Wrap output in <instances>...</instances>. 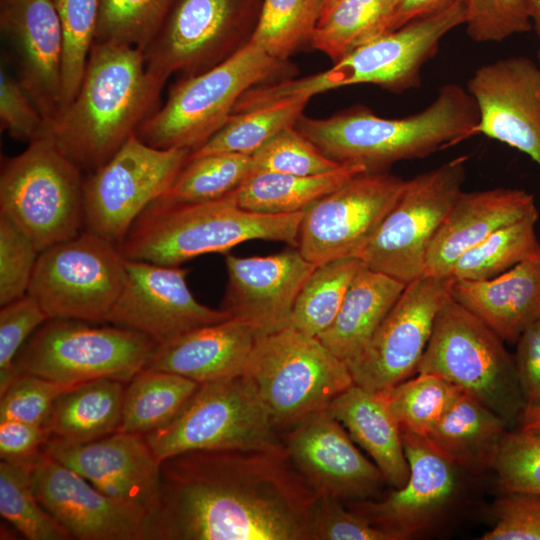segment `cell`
<instances>
[{"label": "cell", "instance_id": "cb8c5ba5", "mask_svg": "<svg viewBox=\"0 0 540 540\" xmlns=\"http://www.w3.org/2000/svg\"><path fill=\"white\" fill-rule=\"evenodd\" d=\"M225 263L228 283L220 309L251 326L257 336L290 326L297 296L317 266L297 247L267 256L227 254Z\"/></svg>", "mask_w": 540, "mask_h": 540}, {"label": "cell", "instance_id": "9a60e30c", "mask_svg": "<svg viewBox=\"0 0 540 540\" xmlns=\"http://www.w3.org/2000/svg\"><path fill=\"white\" fill-rule=\"evenodd\" d=\"M453 282L452 276L422 275L406 284L368 343L347 363L355 384L380 392L417 373Z\"/></svg>", "mask_w": 540, "mask_h": 540}, {"label": "cell", "instance_id": "c3c4849f", "mask_svg": "<svg viewBox=\"0 0 540 540\" xmlns=\"http://www.w3.org/2000/svg\"><path fill=\"white\" fill-rule=\"evenodd\" d=\"M40 252L9 217L0 214V305L28 293Z\"/></svg>", "mask_w": 540, "mask_h": 540}, {"label": "cell", "instance_id": "bcb514c9", "mask_svg": "<svg viewBox=\"0 0 540 540\" xmlns=\"http://www.w3.org/2000/svg\"><path fill=\"white\" fill-rule=\"evenodd\" d=\"M468 37L477 43H500L533 29L530 0H461Z\"/></svg>", "mask_w": 540, "mask_h": 540}, {"label": "cell", "instance_id": "f546056e", "mask_svg": "<svg viewBox=\"0 0 540 540\" xmlns=\"http://www.w3.org/2000/svg\"><path fill=\"white\" fill-rule=\"evenodd\" d=\"M405 286L363 264L350 283L334 321L317 338L348 363L368 343Z\"/></svg>", "mask_w": 540, "mask_h": 540}, {"label": "cell", "instance_id": "681fc988", "mask_svg": "<svg viewBox=\"0 0 540 540\" xmlns=\"http://www.w3.org/2000/svg\"><path fill=\"white\" fill-rule=\"evenodd\" d=\"M75 385L20 373L0 394V421L46 425L56 399Z\"/></svg>", "mask_w": 540, "mask_h": 540}, {"label": "cell", "instance_id": "4dcf8cb0", "mask_svg": "<svg viewBox=\"0 0 540 540\" xmlns=\"http://www.w3.org/2000/svg\"><path fill=\"white\" fill-rule=\"evenodd\" d=\"M508 424L472 395L461 392L427 436L458 469L493 468Z\"/></svg>", "mask_w": 540, "mask_h": 540}, {"label": "cell", "instance_id": "6125c7cd", "mask_svg": "<svg viewBox=\"0 0 540 540\" xmlns=\"http://www.w3.org/2000/svg\"><path fill=\"white\" fill-rule=\"evenodd\" d=\"M537 57H538V63H539V65H540V47H539V49H538Z\"/></svg>", "mask_w": 540, "mask_h": 540}, {"label": "cell", "instance_id": "d6a6232c", "mask_svg": "<svg viewBox=\"0 0 540 540\" xmlns=\"http://www.w3.org/2000/svg\"><path fill=\"white\" fill-rule=\"evenodd\" d=\"M364 171L367 169L361 164L344 163L332 172L318 175L254 172L235 193L239 205L246 210L273 215L292 214L303 212Z\"/></svg>", "mask_w": 540, "mask_h": 540}, {"label": "cell", "instance_id": "7c38bea8", "mask_svg": "<svg viewBox=\"0 0 540 540\" xmlns=\"http://www.w3.org/2000/svg\"><path fill=\"white\" fill-rule=\"evenodd\" d=\"M125 278L118 244L85 230L40 252L28 294L49 319L107 322Z\"/></svg>", "mask_w": 540, "mask_h": 540}, {"label": "cell", "instance_id": "4316f807", "mask_svg": "<svg viewBox=\"0 0 540 540\" xmlns=\"http://www.w3.org/2000/svg\"><path fill=\"white\" fill-rule=\"evenodd\" d=\"M256 337L251 326L228 318L157 344L143 368L174 373L198 384L235 378L243 374Z\"/></svg>", "mask_w": 540, "mask_h": 540}, {"label": "cell", "instance_id": "1f68e13d", "mask_svg": "<svg viewBox=\"0 0 540 540\" xmlns=\"http://www.w3.org/2000/svg\"><path fill=\"white\" fill-rule=\"evenodd\" d=\"M126 383L98 378L75 385L54 402L46 426L62 445L88 443L119 430Z\"/></svg>", "mask_w": 540, "mask_h": 540}, {"label": "cell", "instance_id": "9c48e42d", "mask_svg": "<svg viewBox=\"0 0 540 540\" xmlns=\"http://www.w3.org/2000/svg\"><path fill=\"white\" fill-rule=\"evenodd\" d=\"M48 135L5 158L0 173V214L32 239L39 252L75 237L84 227V179Z\"/></svg>", "mask_w": 540, "mask_h": 540}, {"label": "cell", "instance_id": "52a82bcc", "mask_svg": "<svg viewBox=\"0 0 540 540\" xmlns=\"http://www.w3.org/2000/svg\"><path fill=\"white\" fill-rule=\"evenodd\" d=\"M243 375L255 385L279 433L326 410L354 383L345 361L317 337L291 326L256 337Z\"/></svg>", "mask_w": 540, "mask_h": 540}, {"label": "cell", "instance_id": "d590c367", "mask_svg": "<svg viewBox=\"0 0 540 540\" xmlns=\"http://www.w3.org/2000/svg\"><path fill=\"white\" fill-rule=\"evenodd\" d=\"M538 217L537 210L490 234L459 257L450 276L456 280H485L539 254Z\"/></svg>", "mask_w": 540, "mask_h": 540}, {"label": "cell", "instance_id": "f6af8a7d", "mask_svg": "<svg viewBox=\"0 0 540 540\" xmlns=\"http://www.w3.org/2000/svg\"><path fill=\"white\" fill-rule=\"evenodd\" d=\"M251 165L252 173L273 172L304 176L332 172L342 163L327 157L292 126L277 133L255 151L251 155Z\"/></svg>", "mask_w": 540, "mask_h": 540}, {"label": "cell", "instance_id": "30bf717a", "mask_svg": "<svg viewBox=\"0 0 540 540\" xmlns=\"http://www.w3.org/2000/svg\"><path fill=\"white\" fill-rule=\"evenodd\" d=\"M143 436L160 462L189 451L265 449L282 442L255 385L243 374L199 384L170 421Z\"/></svg>", "mask_w": 540, "mask_h": 540}, {"label": "cell", "instance_id": "5b68a950", "mask_svg": "<svg viewBox=\"0 0 540 540\" xmlns=\"http://www.w3.org/2000/svg\"><path fill=\"white\" fill-rule=\"evenodd\" d=\"M461 0L390 31L355 49L322 72L264 84L252 92L258 107L359 84L377 85L392 93L417 88L421 70L437 53L443 38L464 25Z\"/></svg>", "mask_w": 540, "mask_h": 540}, {"label": "cell", "instance_id": "680465c9", "mask_svg": "<svg viewBox=\"0 0 540 540\" xmlns=\"http://www.w3.org/2000/svg\"><path fill=\"white\" fill-rule=\"evenodd\" d=\"M518 423L520 429L540 434V404L526 405Z\"/></svg>", "mask_w": 540, "mask_h": 540}, {"label": "cell", "instance_id": "9f6ffc18", "mask_svg": "<svg viewBox=\"0 0 540 540\" xmlns=\"http://www.w3.org/2000/svg\"><path fill=\"white\" fill-rule=\"evenodd\" d=\"M517 378L526 405L540 404V319L530 324L516 342Z\"/></svg>", "mask_w": 540, "mask_h": 540}, {"label": "cell", "instance_id": "8fae6325", "mask_svg": "<svg viewBox=\"0 0 540 540\" xmlns=\"http://www.w3.org/2000/svg\"><path fill=\"white\" fill-rule=\"evenodd\" d=\"M157 343L121 326L48 319L25 342L14 361L16 376L29 373L65 384L98 378L128 383Z\"/></svg>", "mask_w": 540, "mask_h": 540}, {"label": "cell", "instance_id": "3957f363", "mask_svg": "<svg viewBox=\"0 0 540 540\" xmlns=\"http://www.w3.org/2000/svg\"><path fill=\"white\" fill-rule=\"evenodd\" d=\"M477 124L478 110L467 89L446 83L428 106L402 118H384L355 107L327 118L302 115L295 127L332 160L377 172L470 138Z\"/></svg>", "mask_w": 540, "mask_h": 540}, {"label": "cell", "instance_id": "7402d4cb", "mask_svg": "<svg viewBox=\"0 0 540 540\" xmlns=\"http://www.w3.org/2000/svg\"><path fill=\"white\" fill-rule=\"evenodd\" d=\"M466 89L478 110L476 134L529 156L540 168V65L525 56L477 68Z\"/></svg>", "mask_w": 540, "mask_h": 540}, {"label": "cell", "instance_id": "db71d44e", "mask_svg": "<svg viewBox=\"0 0 540 540\" xmlns=\"http://www.w3.org/2000/svg\"><path fill=\"white\" fill-rule=\"evenodd\" d=\"M494 526L481 540H540V495L503 492L496 501Z\"/></svg>", "mask_w": 540, "mask_h": 540}, {"label": "cell", "instance_id": "11a10c76", "mask_svg": "<svg viewBox=\"0 0 540 540\" xmlns=\"http://www.w3.org/2000/svg\"><path fill=\"white\" fill-rule=\"evenodd\" d=\"M51 438L46 425L18 420L0 421V457L8 462L26 464L43 450Z\"/></svg>", "mask_w": 540, "mask_h": 540}, {"label": "cell", "instance_id": "ba28073f", "mask_svg": "<svg viewBox=\"0 0 540 540\" xmlns=\"http://www.w3.org/2000/svg\"><path fill=\"white\" fill-rule=\"evenodd\" d=\"M504 343L481 319L450 297L436 316L417 373L446 379L509 426L519 421L525 401L514 355Z\"/></svg>", "mask_w": 540, "mask_h": 540}, {"label": "cell", "instance_id": "6da1fadb", "mask_svg": "<svg viewBox=\"0 0 540 540\" xmlns=\"http://www.w3.org/2000/svg\"><path fill=\"white\" fill-rule=\"evenodd\" d=\"M317 497L280 444L161 462L149 540H310Z\"/></svg>", "mask_w": 540, "mask_h": 540}, {"label": "cell", "instance_id": "4fadbf2b", "mask_svg": "<svg viewBox=\"0 0 540 540\" xmlns=\"http://www.w3.org/2000/svg\"><path fill=\"white\" fill-rule=\"evenodd\" d=\"M466 156L406 180L400 197L358 258L405 284L424 275L430 243L466 179Z\"/></svg>", "mask_w": 540, "mask_h": 540}, {"label": "cell", "instance_id": "5bb4252c", "mask_svg": "<svg viewBox=\"0 0 540 540\" xmlns=\"http://www.w3.org/2000/svg\"><path fill=\"white\" fill-rule=\"evenodd\" d=\"M188 148H155L133 133L84 180V227L119 244L141 212L171 187Z\"/></svg>", "mask_w": 540, "mask_h": 540}, {"label": "cell", "instance_id": "94428289", "mask_svg": "<svg viewBox=\"0 0 540 540\" xmlns=\"http://www.w3.org/2000/svg\"><path fill=\"white\" fill-rule=\"evenodd\" d=\"M337 1L338 0H324V6H323L322 14L325 13L329 8H331Z\"/></svg>", "mask_w": 540, "mask_h": 540}, {"label": "cell", "instance_id": "836d02e7", "mask_svg": "<svg viewBox=\"0 0 540 540\" xmlns=\"http://www.w3.org/2000/svg\"><path fill=\"white\" fill-rule=\"evenodd\" d=\"M399 0H338L321 15L310 45L333 63L391 31Z\"/></svg>", "mask_w": 540, "mask_h": 540}, {"label": "cell", "instance_id": "e575fe53", "mask_svg": "<svg viewBox=\"0 0 540 540\" xmlns=\"http://www.w3.org/2000/svg\"><path fill=\"white\" fill-rule=\"evenodd\" d=\"M198 386L174 373L142 368L125 386L119 431L145 435L163 426Z\"/></svg>", "mask_w": 540, "mask_h": 540}, {"label": "cell", "instance_id": "e0dca14e", "mask_svg": "<svg viewBox=\"0 0 540 540\" xmlns=\"http://www.w3.org/2000/svg\"><path fill=\"white\" fill-rule=\"evenodd\" d=\"M244 20V0H173L143 51L147 71L166 83L212 68L246 43Z\"/></svg>", "mask_w": 540, "mask_h": 540}, {"label": "cell", "instance_id": "f1b7e54d", "mask_svg": "<svg viewBox=\"0 0 540 540\" xmlns=\"http://www.w3.org/2000/svg\"><path fill=\"white\" fill-rule=\"evenodd\" d=\"M326 410L343 425L356 445L367 452L388 484L394 488L405 485L409 466L401 431L380 392L353 383Z\"/></svg>", "mask_w": 540, "mask_h": 540}, {"label": "cell", "instance_id": "74e56055", "mask_svg": "<svg viewBox=\"0 0 540 540\" xmlns=\"http://www.w3.org/2000/svg\"><path fill=\"white\" fill-rule=\"evenodd\" d=\"M363 265L357 257H343L317 265L294 304L290 326L318 337L334 321L350 283Z\"/></svg>", "mask_w": 540, "mask_h": 540}, {"label": "cell", "instance_id": "91938a15", "mask_svg": "<svg viewBox=\"0 0 540 540\" xmlns=\"http://www.w3.org/2000/svg\"><path fill=\"white\" fill-rule=\"evenodd\" d=\"M533 12V29L540 39V0H530Z\"/></svg>", "mask_w": 540, "mask_h": 540}, {"label": "cell", "instance_id": "ee69618b", "mask_svg": "<svg viewBox=\"0 0 540 540\" xmlns=\"http://www.w3.org/2000/svg\"><path fill=\"white\" fill-rule=\"evenodd\" d=\"M173 0H100L94 42H112L142 51L159 30Z\"/></svg>", "mask_w": 540, "mask_h": 540}, {"label": "cell", "instance_id": "ab89813d", "mask_svg": "<svg viewBox=\"0 0 540 540\" xmlns=\"http://www.w3.org/2000/svg\"><path fill=\"white\" fill-rule=\"evenodd\" d=\"M324 0H263L250 41L269 55L287 59L310 44Z\"/></svg>", "mask_w": 540, "mask_h": 540}, {"label": "cell", "instance_id": "6f0895ef", "mask_svg": "<svg viewBox=\"0 0 540 540\" xmlns=\"http://www.w3.org/2000/svg\"><path fill=\"white\" fill-rule=\"evenodd\" d=\"M456 1L458 0H399L392 20L391 31L439 11Z\"/></svg>", "mask_w": 540, "mask_h": 540}, {"label": "cell", "instance_id": "7dc6e473", "mask_svg": "<svg viewBox=\"0 0 540 540\" xmlns=\"http://www.w3.org/2000/svg\"><path fill=\"white\" fill-rule=\"evenodd\" d=\"M493 469L503 492H529L540 495V434L508 431Z\"/></svg>", "mask_w": 540, "mask_h": 540}, {"label": "cell", "instance_id": "816d5d0a", "mask_svg": "<svg viewBox=\"0 0 540 540\" xmlns=\"http://www.w3.org/2000/svg\"><path fill=\"white\" fill-rule=\"evenodd\" d=\"M1 130L15 140L32 142L49 135L41 113L15 76L3 65L0 69Z\"/></svg>", "mask_w": 540, "mask_h": 540}, {"label": "cell", "instance_id": "484cf974", "mask_svg": "<svg viewBox=\"0 0 540 540\" xmlns=\"http://www.w3.org/2000/svg\"><path fill=\"white\" fill-rule=\"evenodd\" d=\"M537 210L533 194L523 189L462 191L430 243L424 275L450 276L453 265L466 251Z\"/></svg>", "mask_w": 540, "mask_h": 540}, {"label": "cell", "instance_id": "b9f144b4", "mask_svg": "<svg viewBox=\"0 0 540 540\" xmlns=\"http://www.w3.org/2000/svg\"><path fill=\"white\" fill-rule=\"evenodd\" d=\"M0 514L28 540L74 539L38 500L26 464L1 460Z\"/></svg>", "mask_w": 540, "mask_h": 540}, {"label": "cell", "instance_id": "603a6c76", "mask_svg": "<svg viewBox=\"0 0 540 540\" xmlns=\"http://www.w3.org/2000/svg\"><path fill=\"white\" fill-rule=\"evenodd\" d=\"M15 76L51 128L62 112L63 34L52 0H0Z\"/></svg>", "mask_w": 540, "mask_h": 540}, {"label": "cell", "instance_id": "277c9868", "mask_svg": "<svg viewBox=\"0 0 540 540\" xmlns=\"http://www.w3.org/2000/svg\"><path fill=\"white\" fill-rule=\"evenodd\" d=\"M236 190V189H235ZM235 190L197 203L151 202L118 244L128 260L180 266L209 253H226L249 240L298 246L303 212L263 214L242 208Z\"/></svg>", "mask_w": 540, "mask_h": 540}, {"label": "cell", "instance_id": "f907efd6", "mask_svg": "<svg viewBox=\"0 0 540 540\" xmlns=\"http://www.w3.org/2000/svg\"><path fill=\"white\" fill-rule=\"evenodd\" d=\"M39 303L28 293L1 306L0 394L16 377L14 361L29 337L48 320Z\"/></svg>", "mask_w": 540, "mask_h": 540}, {"label": "cell", "instance_id": "d6986e66", "mask_svg": "<svg viewBox=\"0 0 540 540\" xmlns=\"http://www.w3.org/2000/svg\"><path fill=\"white\" fill-rule=\"evenodd\" d=\"M188 269L126 259V278L108 323L141 332L157 344L229 315L198 302L186 282Z\"/></svg>", "mask_w": 540, "mask_h": 540}, {"label": "cell", "instance_id": "7a4b0ae2", "mask_svg": "<svg viewBox=\"0 0 540 540\" xmlns=\"http://www.w3.org/2000/svg\"><path fill=\"white\" fill-rule=\"evenodd\" d=\"M164 84L147 71L142 50L94 42L79 90L49 136L73 163L90 173L158 109Z\"/></svg>", "mask_w": 540, "mask_h": 540}, {"label": "cell", "instance_id": "8992f818", "mask_svg": "<svg viewBox=\"0 0 540 540\" xmlns=\"http://www.w3.org/2000/svg\"><path fill=\"white\" fill-rule=\"evenodd\" d=\"M287 70L286 61L248 40L212 68L179 80L135 134L155 148L193 151L226 123L246 91L277 80Z\"/></svg>", "mask_w": 540, "mask_h": 540}, {"label": "cell", "instance_id": "8d00e7d4", "mask_svg": "<svg viewBox=\"0 0 540 540\" xmlns=\"http://www.w3.org/2000/svg\"><path fill=\"white\" fill-rule=\"evenodd\" d=\"M310 98L301 97L232 114L189 158L216 153L252 155L280 131L295 126Z\"/></svg>", "mask_w": 540, "mask_h": 540}, {"label": "cell", "instance_id": "f5cc1de1", "mask_svg": "<svg viewBox=\"0 0 540 540\" xmlns=\"http://www.w3.org/2000/svg\"><path fill=\"white\" fill-rule=\"evenodd\" d=\"M310 540H394L343 501L317 497Z\"/></svg>", "mask_w": 540, "mask_h": 540}, {"label": "cell", "instance_id": "d4e9b609", "mask_svg": "<svg viewBox=\"0 0 540 540\" xmlns=\"http://www.w3.org/2000/svg\"><path fill=\"white\" fill-rule=\"evenodd\" d=\"M44 451L103 493L145 510L151 517L159 498L161 462L143 435L116 431L100 439Z\"/></svg>", "mask_w": 540, "mask_h": 540}, {"label": "cell", "instance_id": "7bdbcfd3", "mask_svg": "<svg viewBox=\"0 0 540 540\" xmlns=\"http://www.w3.org/2000/svg\"><path fill=\"white\" fill-rule=\"evenodd\" d=\"M52 1L63 34V111L75 98L83 79L88 57L95 40L100 0Z\"/></svg>", "mask_w": 540, "mask_h": 540}, {"label": "cell", "instance_id": "ffe728a7", "mask_svg": "<svg viewBox=\"0 0 540 540\" xmlns=\"http://www.w3.org/2000/svg\"><path fill=\"white\" fill-rule=\"evenodd\" d=\"M288 456L316 497L343 502L368 499L385 481L327 410L280 434Z\"/></svg>", "mask_w": 540, "mask_h": 540}, {"label": "cell", "instance_id": "f35d334b", "mask_svg": "<svg viewBox=\"0 0 540 540\" xmlns=\"http://www.w3.org/2000/svg\"><path fill=\"white\" fill-rule=\"evenodd\" d=\"M461 392L440 376L419 373L380 391L401 433L422 437L431 433Z\"/></svg>", "mask_w": 540, "mask_h": 540}, {"label": "cell", "instance_id": "44dd1931", "mask_svg": "<svg viewBox=\"0 0 540 540\" xmlns=\"http://www.w3.org/2000/svg\"><path fill=\"white\" fill-rule=\"evenodd\" d=\"M409 466L405 485L382 499H362L346 505L394 540L427 531L455 497L459 470L427 437L401 433Z\"/></svg>", "mask_w": 540, "mask_h": 540}, {"label": "cell", "instance_id": "2e32d148", "mask_svg": "<svg viewBox=\"0 0 540 540\" xmlns=\"http://www.w3.org/2000/svg\"><path fill=\"white\" fill-rule=\"evenodd\" d=\"M406 180L361 172L302 213L298 250L315 265L357 257L404 190Z\"/></svg>", "mask_w": 540, "mask_h": 540}, {"label": "cell", "instance_id": "83f0119b", "mask_svg": "<svg viewBox=\"0 0 540 540\" xmlns=\"http://www.w3.org/2000/svg\"><path fill=\"white\" fill-rule=\"evenodd\" d=\"M451 297L505 343L540 319V253L485 280L454 279Z\"/></svg>", "mask_w": 540, "mask_h": 540}, {"label": "cell", "instance_id": "60d3db41", "mask_svg": "<svg viewBox=\"0 0 540 540\" xmlns=\"http://www.w3.org/2000/svg\"><path fill=\"white\" fill-rule=\"evenodd\" d=\"M251 173V155L216 153L189 158L171 187L157 200L197 203L218 199L237 189Z\"/></svg>", "mask_w": 540, "mask_h": 540}, {"label": "cell", "instance_id": "ac0fdd59", "mask_svg": "<svg viewBox=\"0 0 540 540\" xmlns=\"http://www.w3.org/2000/svg\"><path fill=\"white\" fill-rule=\"evenodd\" d=\"M44 508L79 540H149L150 515L111 497L44 450L26 463Z\"/></svg>", "mask_w": 540, "mask_h": 540}]
</instances>
